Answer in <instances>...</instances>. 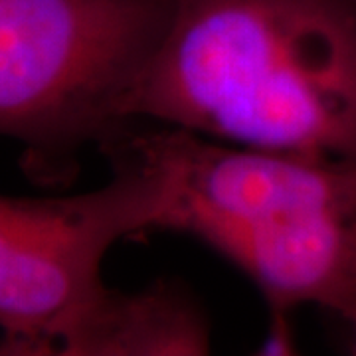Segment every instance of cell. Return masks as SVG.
Segmentation results:
<instances>
[{"mask_svg":"<svg viewBox=\"0 0 356 356\" xmlns=\"http://www.w3.org/2000/svg\"><path fill=\"white\" fill-rule=\"evenodd\" d=\"M245 273L273 313L318 305L344 321L356 313V210L259 224L200 222L184 232Z\"/></svg>","mask_w":356,"mask_h":356,"instance_id":"cell-4","label":"cell"},{"mask_svg":"<svg viewBox=\"0 0 356 356\" xmlns=\"http://www.w3.org/2000/svg\"><path fill=\"white\" fill-rule=\"evenodd\" d=\"M131 117L238 147L356 159V0H172Z\"/></svg>","mask_w":356,"mask_h":356,"instance_id":"cell-1","label":"cell"},{"mask_svg":"<svg viewBox=\"0 0 356 356\" xmlns=\"http://www.w3.org/2000/svg\"><path fill=\"white\" fill-rule=\"evenodd\" d=\"M212 331L188 285L156 280L139 291L105 287L51 343L62 356H202Z\"/></svg>","mask_w":356,"mask_h":356,"instance_id":"cell-5","label":"cell"},{"mask_svg":"<svg viewBox=\"0 0 356 356\" xmlns=\"http://www.w3.org/2000/svg\"><path fill=\"white\" fill-rule=\"evenodd\" d=\"M172 0H0V137L32 178L74 177L137 121L131 102L165 38Z\"/></svg>","mask_w":356,"mask_h":356,"instance_id":"cell-2","label":"cell"},{"mask_svg":"<svg viewBox=\"0 0 356 356\" xmlns=\"http://www.w3.org/2000/svg\"><path fill=\"white\" fill-rule=\"evenodd\" d=\"M102 153L113 168L102 188L0 196V355H51L62 327L107 287L109 250L163 226L172 172L153 123H135Z\"/></svg>","mask_w":356,"mask_h":356,"instance_id":"cell-3","label":"cell"},{"mask_svg":"<svg viewBox=\"0 0 356 356\" xmlns=\"http://www.w3.org/2000/svg\"><path fill=\"white\" fill-rule=\"evenodd\" d=\"M346 323H348V325H350V329H353V343H350V353H353V355H356V313L353 315V317L348 318Z\"/></svg>","mask_w":356,"mask_h":356,"instance_id":"cell-6","label":"cell"}]
</instances>
